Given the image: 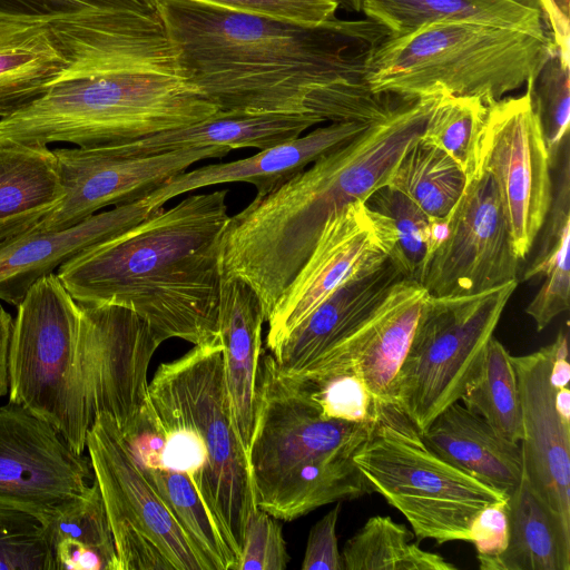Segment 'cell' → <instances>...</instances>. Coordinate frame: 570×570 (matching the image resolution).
<instances>
[{
    "label": "cell",
    "instance_id": "cell-1",
    "mask_svg": "<svg viewBox=\"0 0 570 570\" xmlns=\"http://www.w3.org/2000/svg\"><path fill=\"white\" fill-rule=\"evenodd\" d=\"M179 76L218 111L374 122L405 99L374 94L371 56L391 33L371 19L304 23L198 0H160Z\"/></svg>",
    "mask_w": 570,
    "mask_h": 570
},
{
    "label": "cell",
    "instance_id": "cell-2",
    "mask_svg": "<svg viewBox=\"0 0 570 570\" xmlns=\"http://www.w3.org/2000/svg\"><path fill=\"white\" fill-rule=\"evenodd\" d=\"M226 198V189L194 194L153 210L56 274L79 304L127 308L160 343L217 342Z\"/></svg>",
    "mask_w": 570,
    "mask_h": 570
},
{
    "label": "cell",
    "instance_id": "cell-3",
    "mask_svg": "<svg viewBox=\"0 0 570 570\" xmlns=\"http://www.w3.org/2000/svg\"><path fill=\"white\" fill-rule=\"evenodd\" d=\"M440 96L404 100L354 139L230 216L222 240L220 273L250 286L265 322L327 219L389 184L402 155L421 137Z\"/></svg>",
    "mask_w": 570,
    "mask_h": 570
},
{
    "label": "cell",
    "instance_id": "cell-4",
    "mask_svg": "<svg viewBox=\"0 0 570 570\" xmlns=\"http://www.w3.org/2000/svg\"><path fill=\"white\" fill-rule=\"evenodd\" d=\"M368 425L322 415L263 348L247 452L256 507L293 521L323 505L372 493L354 462Z\"/></svg>",
    "mask_w": 570,
    "mask_h": 570
},
{
    "label": "cell",
    "instance_id": "cell-5",
    "mask_svg": "<svg viewBox=\"0 0 570 570\" xmlns=\"http://www.w3.org/2000/svg\"><path fill=\"white\" fill-rule=\"evenodd\" d=\"M217 111L180 76L67 67L39 98L0 119V144L115 145L185 127Z\"/></svg>",
    "mask_w": 570,
    "mask_h": 570
},
{
    "label": "cell",
    "instance_id": "cell-6",
    "mask_svg": "<svg viewBox=\"0 0 570 570\" xmlns=\"http://www.w3.org/2000/svg\"><path fill=\"white\" fill-rule=\"evenodd\" d=\"M556 48L546 28L439 22L390 33L371 56L366 81L377 95L470 96L488 105L527 83Z\"/></svg>",
    "mask_w": 570,
    "mask_h": 570
},
{
    "label": "cell",
    "instance_id": "cell-7",
    "mask_svg": "<svg viewBox=\"0 0 570 570\" xmlns=\"http://www.w3.org/2000/svg\"><path fill=\"white\" fill-rule=\"evenodd\" d=\"M354 462L372 491L405 517L419 541L470 542L476 514L508 500L441 459L393 403H377Z\"/></svg>",
    "mask_w": 570,
    "mask_h": 570
},
{
    "label": "cell",
    "instance_id": "cell-8",
    "mask_svg": "<svg viewBox=\"0 0 570 570\" xmlns=\"http://www.w3.org/2000/svg\"><path fill=\"white\" fill-rule=\"evenodd\" d=\"M146 402L202 439L208 456L203 502L239 562L257 507L247 453L233 420L220 340L161 363L148 382Z\"/></svg>",
    "mask_w": 570,
    "mask_h": 570
},
{
    "label": "cell",
    "instance_id": "cell-9",
    "mask_svg": "<svg viewBox=\"0 0 570 570\" xmlns=\"http://www.w3.org/2000/svg\"><path fill=\"white\" fill-rule=\"evenodd\" d=\"M9 343V401L49 423L78 453L89 414L79 346L81 309L56 273L16 306Z\"/></svg>",
    "mask_w": 570,
    "mask_h": 570
},
{
    "label": "cell",
    "instance_id": "cell-10",
    "mask_svg": "<svg viewBox=\"0 0 570 570\" xmlns=\"http://www.w3.org/2000/svg\"><path fill=\"white\" fill-rule=\"evenodd\" d=\"M517 286L513 281L476 294L426 297L392 400L421 432L460 401Z\"/></svg>",
    "mask_w": 570,
    "mask_h": 570
},
{
    "label": "cell",
    "instance_id": "cell-11",
    "mask_svg": "<svg viewBox=\"0 0 570 570\" xmlns=\"http://www.w3.org/2000/svg\"><path fill=\"white\" fill-rule=\"evenodd\" d=\"M86 449L111 527L118 570H210L146 480L111 415L95 417Z\"/></svg>",
    "mask_w": 570,
    "mask_h": 570
},
{
    "label": "cell",
    "instance_id": "cell-12",
    "mask_svg": "<svg viewBox=\"0 0 570 570\" xmlns=\"http://www.w3.org/2000/svg\"><path fill=\"white\" fill-rule=\"evenodd\" d=\"M480 170L493 180L520 261L542 229L552 197V169L529 94L487 105Z\"/></svg>",
    "mask_w": 570,
    "mask_h": 570
},
{
    "label": "cell",
    "instance_id": "cell-13",
    "mask_svg": "<svg viewBox=\"0 0 570 570\" xmlns=\"http://www.w3.org/2000/svg\"><path fill=\"white\" fill-rule=\"evenodd\" d=\"M519 265L493 180L480 170L439 222L421 285L432 296L476 294L518 281Z\"/></svg>",
    "mask_w": 570,
    "mask_h": 570
},
{
    "label": "cell",
    "instance_id": "cell-14",
    "mask_svg": "<svg viewBox=\"0 0 570 570\" xmlns=\"http://www.w3.org/2000/svg\"><path fill=\"white\" fill-rule=\"evenodd\" d=\"M394 245L391 219L363 200L350 203L332 215L266 322L267 351L272 352L344 283L384 264Z\"/></svg>",
    "mask_w": 570,
    "mask_h": 570
},
{
    "label": "cell",
    "instance_id": "cell-15",
    "mask_svg": "<svg viewBox=\"0 0 570 570\" xmlns=\"http://www.w3.org/2000/svg\"><path fill=\"white\" fill-rule=\"evenodd\" d=\"M402 278L389 258L335 289L269 352L278 372L303 377L355 363L391 309L393 285Z\"/></svg>",
    "mask_w": 570,
    "mask_h": 570
},
{
    "label": "cell",
    "instance_id": "cell-16",
    "mask_svg": "<svg viewBox=\"0 0 570 570\" xmlns=\"http://www.w3.org/2000/svg\"><path fill=\"white\" fill-rule=\"evenodd\" d=\"M63 190L60 204L33 227H70L109 206L142 198L165 180L207 158H222L227 147H189L151 156H122L106 146L53 148Z\"/></svg>",
    "mask_w": 570,
    "mask_h": 570
},
{
    "label": "cell",
    "instance_id": "cell-17",
    "mask_svg": "<svg viewBox=\"0 0 570 570\" xmlns=\"http://www.w3.org/2000/svg\"><path fill=\"white\" fill-rule=\"evenodd\" d=\"M94 479L89 456L49 423L17 403L0 405V504L45 522Z\"/></svg>",
    "mask_w": 570,
    "mask_h": 570
},
{
    "label": "cell",
    "instance_id": "cell-18",
    "mask_svg": "<svg viewBox=\"0 0 570 570\" xmlns=\"http://www.w3.org/2000/svg\"><path fill=\"white\" fill-rule=\"evenodd\" d=\"M79 346L89 414L108 413L125 433L147 397V373L161 344L134 312L115 305H85Z\"/></svg>",
    "mask_w": 570,
    "mask_h": 570
},
{
    "label": "cell",
    "instance_id": "cell-19",
    "mask_svg": "<svg viewBox=\"0 0 570 570\" xmlns=\"http://www.w3.org/2000/svg\"><path fill=\"white\" fill-rule=\"evenodd\" d=\"M551 344L511 356L518 381L523 435V475L540 501L570 534V421L554 406L550 382Z\"/></svg>",
    "mask_w": 570,
    "mask_h": 570
},
{
    "label": "cell",
    "instance_id": "cell-20",
    "mask_svg": "<svg viewBox=\"0 0 570 570\" xmlns=\"http://www.w3.org/2000/svg\"><path fill=\"white\" fill-rule=\"evenodd\" d=\"M141 198L98 212L66 228H32L0 244V302L17 306L41 277L147 217Z\"/></svg>",
    "mask_w": 570,
    "mask_h": 570
},
{
    "label": "cell",
    "instance_id": "cell-21",
    "mask_svg": "<svg viewBox=\"0 0 570 570\" xmlns=\"http://www.w3.org/2000/svg\"><path fill=\"white\" fill-rule=\"evenodd\" d=\"M371 124L373 122H331L247 158L181 171L145 195L141 203L153 212L181 194L225 183L252 184L256 188V196H263L286 183L321 156L354 139Z\"/></svg>",
    "mask_w": 570,
    "mask_h": 570
},
{
    "label": "cell",
    "instance_id": "cell-22",
    "mask_svg": "<svg viewBox=\"0 0 570 570\" xmlns=\"http://www.w3.org/2000/svg\"><path fill=\"white\" fill-rule=\"evenodd\" d=\"M421 434L441 459L508 498L522 480L520 443L498 434L459 401L442 411Z\"/></svg>",
    "mask_w": 570,
    "mask_h": 570
},
{
    "label": "cell",
    "instance_id": "cell-23",
    "mask_svg": "<svg viewBox=\"0 0 570 570\" xmlns=\"http://www.w3.org/2000/svg\"><path fill=\"white\" fill-rule=\"evenodd\" d=\"M264 314L259 298L245 282L220 277L218 331L225 380L238 436L248 452L254 428L256 375Z\"/></svg>",
    "mask_w": 570,
    "mask_h": 570
},
{
    "label": "cell",
    "instance_id": "cell-24",
    "mask_svg": "<svg viewBox=\"0 0 570 570\" xmlns=\"http://www.w3.org/2000/svg\"><path fill=\"white\" fill-rule=\"evenodd\" d=\"M323 121L308 115L239 114L217 111L185 127L144 138L106 145L122 156H151L189 147H227L266 149L295 139Z\"/></svg>",
    "mask_w": 570,
    "mask_h": 570
},
{
    "label": "cell",
    "instance_id": "cell-25",
    "mask_svg": "<svg viewBox=\"0 0 570 570\" xmlns=\"http://www.w3.org/2000/svg\"><path fill=\"white\" fill-rule=\"evenodd\" d=\"M62 197L52 149L0 144V244L36 227Z\"/></svg>",
    "mask_w": 570,
    "mask_h": 570
},
{
    "label": "cell",
    "instance_id": "cell-26",
    "mask_svg": "<svg viewBox=\"0 0 570 570\" xmlns=\"http://www.w3.org/2000/svg\"><path fill=\"white\" fill-rule=\"evenodd\" d=\"M66 68L49 23L0 20V119L39 98Z\"/></svg>",
    "mask_w": 570,
    "mask_h": 570
},
{
    "label": "cell",
    "instance_id": "cell-27",
    "mask_svg": "<svg viewBox=\"0 0 570 570\" xmlns=\"http://www.w3.org/2000/svg\"><path fill=\"white\" fill-rule=\"evenodd\" d=\"M361 11L392 35L452 21L532 31L546 28L538 0H361Z\"/></svg>",
    "mask_w": 570,
    "mask_h": 570
},
{
    "label": "cell",
    "instance_id": "cell-28",
    "mask_svg": "<svg viewBox=\"0 0 570 570\" xmlns=\"http://www.w3.org/2000/svg\"><path fill=\"white\" fill-rule=\"evenodd\" d=\"M509 542L481 570H570V534L530 489L524 475L508 498Z\"/></svg>",
    "mask_w": 570,
    "mask_h": 570
},
{
    "label": "cell",
    "instance_id": "cell-29",
    "mask_svg": "<svg viewBox=\"0 0 570 570\" xmlns=\"http://www.w3.org/2000/svg\"><path fill=\"white\" fill-rule=\"evenodd\" d=\"M42 524L56 570H118L112 531L96 479Z\"/></svg>",
    "mask_w": 570,
    "mask_h": 570
},
{
    "label": "cell",
    "instance_id": "cell-30",
    "mask_svg": "<svg viewBox=\"0 0 570 570\" xmlns=\"http://www.w3.org/2000/svg\"><path fill=\"white\" fill-rule=\"evenodd\" d=\"M428 291L402 278L393 286L390 312L367 340L356 364L377 402L392 403L397 373L410 348Z\"/></svg>",
    "mask_w": 570,
    "mask_h": 570
},
{
    "label": "cell",
    "instance_id": "cell-31",
    "mask_svg": "<svg viewBox=\"0 0 570 570\" xmlns=\"http://www.w3.org/2000/svg\"><path fill=\"white\" fill-rule=\"evenodd\" d=\"M387 185L441 222L461 197L466 177L446 153L420 137L402 155Z\"/></svg>",
    "mask_w": 570,
    "mask_h": 570
},
{
    "label": "cell",
    "instance_id": "cell-32",
    "mask_svg": "<svg viewBox=\"0 0 570 570\" xmlns=\"http://www.w3.org/2000/svg\"><path fill=\"white\" fill-rule=\"evenodd\" d=\"M413 531L390 517H371L344 544V570H453L442 556L412 542Z\"/></svg>",
    "mask_w": 570,
    "mask_h": 570
},
{
    "label": "cell",
    "instance_id": "cell-33",
    "mask_svg": "<svg viewBox=\"0 0 570 570\" xmlns=\"http://www.w3.org/2000/svg\"><path fill=\"white\" fill-rule=\"evenodd\" d=\"M511 356L492 336L481 366L460 401L498 434L520 443L523 435L522 405Z\"/></svg>",
    "mask_w": 570,
    "mask_h": 570
},
{
    "label": "cell",
    "instance_id": "cell-34",
    "mask_svg": "<svg viewBox=\"0 0 570 570\" xmlns=\"http://www.w3.org/2000/svg\"><path fill=\"white\" fill-rule=\"evenodd\" d=\"M139 468L206 560L209 569L236 570L238 560L202 501L190 478L183 472L164 468L140 465Z\"/></svg>",
    "mask_w": 570,
    "mask_h": 570
},
{
    "label": "cell",
    "instance_id": "cell-35",
    "mask_svg": "<svg viewBox=\"0 0 570 570\" xmlns=\"http://www.w3.org/2000/svg\"><path fill=\"white\" fill-rule=\"evenodd\" d=\"M365 204L391 219L395 245L390 259L404 278L421 284L439 239V222L389 185L370 195Z\"/></svg>",
    "mask_w": 570,
    "mask_h": 570
},
{
    "label": "cell",
    "instance_id": "cell-36",
    "mask_svg": "<svg viewBox=\"0 0 570 570\" xmlns=\"http://www.w3.org/2000/svg\"><path fill=\"white\" fill-rule=\"evenodd\" d=\"M487 104L470 96L441 95L421 139L446 153L462 169L466 181L480 173L479 154Z\"/></svg>",
    "mask_w": 570,
    "mask_h": 570
},
{
    "label": "cell",
    "instance_id": "cell-37",
    "mask_svg": "<svg viewBox=\"0 0 570 570\" xmlns=\"http://www.w3.org/2000/svg\"><path fill=\"white\" fill-rule=\"evenodd\" d=\"M527 92L546 141L551 169L566 139L570 120V60L558 47L527 81Z\"/></svg>",
    "mask_w": 570,
    "mask_h": 570
},
{
    "label": "cell",
    "instance_id": "cell-38",
    "mask_svg": "<svg viewBox=\"0 0 570 570\" xmlns=\"http://www.w3.org/2000/svg\"><path fill=\"white\" fill-rule=\"evenodd\" d=\"M288 379L308 395L325 417L371 423L376 416L379 402L356 362L317 375Z\"/></svg>",
    "mask_w": 570,
    "mask_h": 570
},
{
    "label": "cell",
    "instance_id": "cell-39",
    "mask_svg": "<svg viewBox=\"0 0 570 570\" xmlns=\"http://www.w3.org/2000/svg\"><path fill=\"white\" fill-rule=\"evenodd\" d=\"M0 570H56L42 522L33 514L0 504Z\"/></svg>",
    "mask_w": 570,
    "mask_h": 570
},
{
    "label": "cell",
    "instance_id": "cell-40",
    "mask_svg": "<svg viewBox=\"0 0 570 570\" xmlns=\"http://www.w3.org/2000/svg\"><path fill=\"white\" fill-rule=\"evenodd\" d=\"M160 0H0V20L45 22L109 13H160Z\"/></svg>",
    "mask_w": 570,
    "mask_h": 570
},
{
    "label": "cell",
    "instance_id": "cell-41",
    "mask_svg": "<svg viewBox=\"0 0 570 570\" xmlns=\"http://www.w3.org/2000/svg\"><path fill=\"white\" fill-rule=\"evenodd\" d=\"M569 238L564 236L546 261L540 276L544 281L525 308L534 321L537 331L544 330L570 306Z\"/></svg>",
    "mask_w": 570,
    "mask_h": 570
},
{
    "label": "cell",
    "instance_id": "cell-42",
    "mask_svg": "<svg viewBox=\"0 0 570 570\" xmlns=\"http://www.w3.org/2000/svg\"><path fill=\"white\" fill-rule=\"evenodd\" d=\"M289 559L278 519L256 508L247 523L236 570H284Z\"/></svg>",
    "mask_w": 570,
    "mask_h": 570
},
{
    "label": "cell",
    "instance_id": "cell-43",
    "mask_svg": "<svg viewBox=\"0 0 570 570\" xmlns=\"http://www.w3.org/2000/svg\"><path fill=\"white\" fill-rule=\"evenodd\" d=\"M229 10L304 23L336 18V0H198Z\"/></svg>",
    "mask_w": 570,
    "mask_h": 570
},
{
    "label": "cell",
    "instance_id": "cell-44",
    "mask_svg": "<svg viewBox=\"0 0 570 570\" xmlns=\"http://www.w3.org/2000/svg\"><path fill=\"white\" fill-rule=\"evenodd\" d=\"M507 501L484 508L472 521L470 542L473 543L476 550L479 566L499 557L508 546L509 513Z\"/></svg>",
    "mask_w": 570,
    "mask_h": 570
},
{
    "label": "cell",
    "instance_id": "cell-45",
    "mask_svg": "<svg viewBox=\"0 0 570 570\" xmlns=\"http://www.w3.org/2000/svg\"><path fill=\"white\" fill-rule=\"evenodd\" d=\"M340 503L309 530L302 570H344L336 535Z\"/></svg>",
    "mask_w": 570,
    "mask_h": 570
},
{
    "label": "cell",
    "instance_id": "cell-46",
    "mask_svg": "<svg viewBox=\"0 0 570 570\" xmlns=\"http://www.w3.org/2000/svg\"><path fill=\"white\" fill-rule=\"evenodd\" d=\"M542 19L561 55L570 60V0H538Z\"/></svg>",
    "mask_w": 570,
    "mask_h": 570
},
{
    "label": "cell",
    "instance_id": "cell-47",
    "mask_svg": "<svg viewBox=\"0 0 570 570\" xmlns=\"http://www.w3.org/2000/svg\"><path fill=\"white\" fill-rule=\"evenodd\" d=\"M550 382L558 390L568 386L570 380V364L568 362V332L560 330L551 343Z\"/></svg>",
    "mask_w": 570,
    "mask_h": 570
},
{
    "label": "cell",
    "instance_id": "cell-48",
    "mask_svg": "<svg viewBox=\"0 0 570 570\" xmlns=\"http://www.w3.org/2000/svg\"><path fill=\"white\" fill-rule=\"evenodd\" d=\"M13 317L0 302V397L9 392L8 355Z\"/></svg>",
    "mask_w": 570,
    "mask_h": 570
},
{
    "label": "cell",
    "instance_id": "cell-49",
    "mask_svg": "<svg viewBox=\"0 0 570 570\" xmlns=\"http://www.w3.org/2000/svg\"><path fill=\"white\" fill-rule=\"evenodd\" d=\"M338 6L352 11H361V0H336Z\"/></svg>",
    "mask_w": 570,
    "mask_h": 570
}]
</instances>
